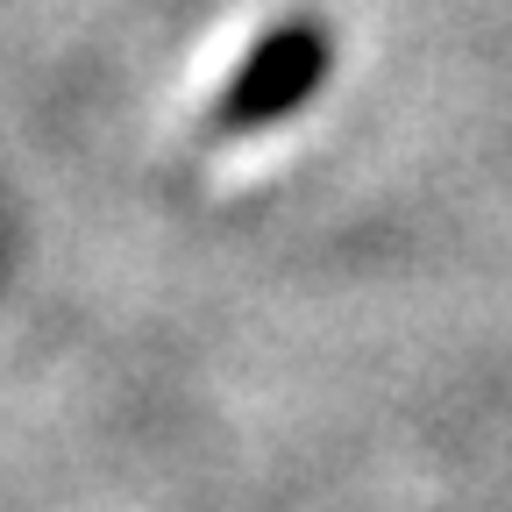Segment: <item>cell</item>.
Listing matches in <instances>:
<instances>
[{"mask_svg":"<svg viewBox=\"0 0 512 512\" xmlns=\"http://www.w3.org/2000/svg\"><path fill=\"white\" fill-rule=\"evenodd\" d=\"M328 64H335V43H328V29H320V22H278L264 43L242 57V72L221 86L214 121L228 128V136L278 128L285 114H299V107L320 93Z\"/></svg>","mask_w":512,"mask_h":512,"instance_id":"cell-1","label":"cell"}]
</instances>
